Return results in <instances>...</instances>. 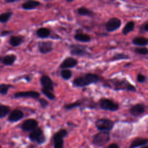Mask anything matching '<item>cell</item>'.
I'll return each mask as SVG.
<instances>
[{
    "mask_svg": "<svg viewBox=\"0 0 148 148\" xmlns=\"http://www.w3.org/2000/svg\"><path fill=\"white\" fill-rule=\"evenodd\" d=\"M102 86L115 91H127L133 92H136L135 86L132 84L126 78L114 77L108 79L103 82Z\"/></svg>",
    "mask_w": 148,
    "mask_h": 148,
    "instance_id": "1",
    "label": "cell"
},
{
    "mask_svg": "<svg viewBox=\"0 0 148 148\" xmlns=\"http://www.w3.org/2000/svg\"><path fill=\"white\" fill-rule=\"evenodd\" d=\"M100 77L96 73H87L75 77L72 82L74 87H84L91 84H95L99 82Z\"/></svg>",
    "mask_w": 148,
    "mask_h": 148,
    "instance_id": "2",
    "label": "cell"
},
{
    "mask_svg": "<svg viewBox=\"0 0 148 148\" xmlns=\"http://www.w3.org/2000/svg\"><path fill=\"white\" fill-rule=\"evenodd\" d=\"M97 103L101 109L106 111L114 112L117 111L120 108L119 104L117 102L107 98H101Z\"/></svg>",
    "mask_w": 148,
    "mask_h": 148,
    "instance_id": "3",
    "label": "cell"
},
{
    "mask_svg": "<svg viewBox=\"0 0 148 148\" xmlns=\"http://www.w3.org/2000/svg\"><path fill=\"white\" fill-rule=\"evenodd\" d=\"M69 53L71 56L79 57H86L91 56L86 46L77 43L71 44L69 46Z\"/></svg>",
    "mask_w": 148,
    "mask_h": 148,
    "instance_id": "4",
    "label": "cell"
},
{
    "mask_svg": "<svg viewBox=\"0 0 148 148\" xmlns=\"http://www.w3.org/2000/svg\"><path fill=\"white\" fill-rule=\"evenodd\" d=\"M110 140V134L109 131H99L95 134L92 140V143L96 147H100L105 145Z\"/></svg>",
    "mask_w": 148,
    "mask_h": 148,
    "instance_id": "5",
    "label": "cell"
},
{
    "mask_svg": "<svg viewBox=\"0 0 148 148\" xmlns=\"http://www.w3.org/2000/svg\"><path fill=\"white\" fill-rule=\"evenodd\" d=\"M114 122L108 118H101L96 120L95 126L99 131H109L113 130L114 126Z\"/></svg>",
    "mask_w": 148,
    "mask_h": 148,
    "instance_id": "6",
    "label": "cell"
},
{
    "mask_svg": "<svg viewBox=\"0 0 148 148\" xmlns=\"http://www.w3.org/2000/svg\"><path fill=\"white\" fill-rule=\"evenodd\" d=\"M28 137L31 142H36L38 145H42L45 143L46 140L43 130L39 127L31 131L29 134Z\"/></svg>",
    "mask_w": 148,
    "mask_h": 148,
    "instance_id": "7",
    "label": "cell"
},
{
    "mask_svg": "<svg viewBox=\"0 0 148 148\" xmlns=\"http://www.w3.org/2000/svg\"><path fill=\"white\" fill-rule=\"evenodd\" d=\"M68 133L66 129L61 128L54 134L53 138L54 148H64V139L68 135Z\"/></svg>",
    "mask_w": 148,
    "mask_h": 148,
    "instance_id": "8",
    "label": "cell"
},
{
    "mask_svg": "<svg viewBox=\"0 0 148 148\" xmlns=\"http://www.w3.org/2000/svg\"><path fill=\"white\" fill-rule=\"evenodd\" d=\"M79 99L80 102L79 109L80 110L86 109H96L98 106L97 102H96L92 97H83Z\"/></svg>",
    "mask_w": 148,
    "mask_h": 148,
    "instance_id": "9",
    "label": "cell"
},
{
    "mask_svg": "<svg viewBox=\"0 0 148 148\" xmlns=\"http://www.w3.org/2000/svg\"><path fill=\"white\" fill-rule=\"evenodd\" d=\"M122 25L121 19L118 17H112L109 18L105 24V29L108 32H113L120 28Z\"/></svg>",
    "mask_w": 148,
    "mask_h": 148,
    "instance_id": "10",
    "label": "cell"
},
{
    "mask_svg": "<svg viewBox=\"0 0 148 148\" xmlns=\"http://www.w3.org/2000/svg\"><path fill=\"white\" fill-rule=\"evenodd\" d=\"M40 96V93L34 90L19 91L14 94V98H31L35 100H38Z\"/></svg>",
    "mask_w": 148,
    "mask_h": 148,
    "instance_id": "11",
    "label": "cell"
},
{
    "mask_svg": "<svg viewBox=\"0 0 148 148\" xmlns=\"http://www.w3.org/2000/svg\"><path fill=\"white\" fill-rule=\"evenodd\" d=\"M53 42L51 40H40L38 42V49L42 54L51 52L53 50Z\"/></svg>",
    "mask_w": 148,
    "mask_h": 148,
    "instance_id": "12",
    "label": "cell"
},
{
    "mask_svg": "<svg viewBox=\"0 0 148 148\" xmlns=\"http://www.w3.org/2000/svg\"><path fill=\"white\" fill-rule=\"evenodd\" d=\"M146 106L144 103H137L129 109V113L134 117H139L146 112Z\"/></svg>",
    "mask_w": 148,
    "mask_h": 148,
    "instance_id": "13",
    "label": "cell"
},
{
    "mask_svg": "<svg viewBox=\"0 0 148 148\" xmlns=\"http://www.w3.org/2000/svg\"><path fill=\"white\" fill-rule=\"evenodd\" d=\"M40 84L42 86V88L50 91L53 92L54 91V84L53 80L50 76L46 75H43L39 79Z\"/></svg>",
    "mask_w": 148,
    "mask_h": 148,
    "instance_id": "14",
    "label": "cell"
},
{
    "mask_svg": "<svg viewBox=\"0 0 148 148\" xmlns=\"http://www.w3.org/2000/svg\"><path fill=\"white\" fill-rule=\"evenodd\" d=\"M38 127V121L34 119L25 120L21 124V128L24 132H31Z\"/></svg>",
    "mask_w": 148,
    "mask_h": 148,
    "instance_id": "15",
    "label": "cell"
},
{
    "mask_svg": "<svg viewBox=\"0 0 148 148\" xmlns=\"http://www.w3.org/2000/svg\"><path fill=\"white\" fill-rule=\"evenodd\" d=\"M78 64L77 59L73 57H68L63 60L62 62L60 64V68L61 69L73 68L76 66Z\"/></svg>",
    "mask_w": 148,
    "mask_h": 148,
    "instance_id": "16",
    "label": "cell"
},
{
    "mask_svg": "<svg viewBox=\"0 0 148 148\" xmlns=\"http://www.w3.org/2000/svg\"><path fill=\"white\" fill-rule=\"evenodd\" d=\"M24 117V113L20 109H16L12 110L8 119L10 122H17Z\"/></svg>",
    "mask_w": 148,
    "mask_h": 148,
    "instance_id": "17",
    "label": "cell"
},
{
    "mask_svg": "<svg viewBox=\"0 0 148 148\" xmlns=\"http://www.w3.org/2000/svg\"><path fill=\"white\" fill-rule=\"evenodd\" d=\"M73 38L76 41L83 43H88L91 40V37L90 35L80 31L79 29L77 30L76 34L73 35Z\"/></svg>",
    "mask_w": 148,
    "mask_h": 148,
    "instance_id": "18",
    "label": "cell"
},
{
    "mask_svg": "<svg viewBox=\"0 0 148 148\" xmlns=\"http://www.w3.org/2000/svg\"><path fill=\"white\" fill-rule=\"evenodd\" d=\"M148 143V139L146 138L142 137H137L135 138L131 142L129 148H136L140 146H144L147 145Z\"/></svg>",
    "mask_w": 148,
    "mask_h": 148,
    "instance_id": "19",
    "label": "cell"
},
{
    "mask_svg": "<svg viewBox=\"0 0 148 148\" xmlns=\"http://www.w3.org/2000/svg\"><path fill=\"white\" fill-rule=\"evenodd\" d=\"M25 41V38L24 36H16L12 35L10 37L9 40V43L12 47H17L23 43Z\"/></svg>",
    "mask_w": 148,
    "mask_h": 148,
    "instance_id": "20",
    "label": "cell"
},
{
    "mask_svg": "<svg viewBox=\"0 0 148 148\" xmlns=\"http://www.w3.org/2000/svg\"><path fill=\"white\" fill-rule=\"evenodd\" d=\"M41 5V2L38 1H27L21 5V8L24 10H33Z\"/></svg>",
    "mask_w": 148,
    "mask_h": 148,
    "instance_id": "21",
    "label": "cell"
},
{
    "mask_svg": "<svg viewBox=\"0 0 148 148\" xmlns=\"http://www.w3.org/2000/svg\"><path fill=\"white\" fill-rule=\"evenodd\" d=\"M77 13L81 16H87L90 17H94L96 14L92 10H90V9L85 7V6H81L77 9L76 10Z\"/></svg>",
    "mask_w": 148,
    "mask_h": 148,
    "instance_id": "22",
    "label": "cell"
},
{
    "mask_svg": "<svg viewBox=\"0 0 148 148\" xmlns=\"http://www.w3.org/2000/svg\"><path fill=\"white\" fill-rule=\"evenodd\" d=\"M36 35L40 39L48 38L51 35V31L46 27H40L36 31Z\"/></svg>",
    "mask_w": 148,
    "mask_h": 148,
    "instance_id": "23",
    "label": "cell"
},
{
    "mask_svg": "<svg viewBox=\"0 0 148 148\" xmlns=\"http://www.w3.org/2000/svg\"><path fill=\"white\" fill-rule=\"evenodd\" d=\"M132 43L138 47H146L148 43V39L144 36H136L132 39Z\"/></svg>",
    "mask_w": 148,
    "mask_h": 148,
    "instance_id": "24",
    "label": "cell"
},
{
    "mask_svg": "<svg viewBox=\"0 0 148 148\" xmlns=\"http://www.w3.org/2000/svg\"><path fill=\"white\" fill-rule=\"evenodd\" d=\"M135 22L132 20H130L125 24V25L122 29L121 32L123 35H127L131 32L133 31L135 29Z\"/></svg>",
    "mask_w": 148,
    "mask_h": 148,
    "instance_id": "25",
    "label": "cell"
},
{
    "mask_svg": "<svg viewBox=\"0 0 148 148\" xmlns=\"http://www.w3.org/2000/svg\"><path fill=\"white\" fill-rule=\"evenodd\" d=\"M130 59V57L128 54L124 53H116L109 59V61H116L119 60H125Z\"/></svg>",
    "mask_w": 148,
    "mask_h": 148,
    "instance_id": "26",
    "label": "cell"
},
{
    "mask_svg": "<svg viewBox=\"0 0 148 148\" xmlns=\"http://www.w3.org/2000/svg\"><path fill=\"white\" fill-rule=\"evenodd\" d=\"M17 59V56L14 54H10L6 55L2 58V63L5 65H13Z\"/></svg>",
    "mask_w": 148,
    "mask_h": 148,
    "instance_id": "27",
    "label": "cell"
},
{
    "mask_svg": "<svg viewBox=\"0 0 148 148\" xmlns=\"http://www.w3.org/2000/svg\"><path fill=\"white\" fill-rule=\"evenodd\" d=\"M61 77L65 80H69L72 77V72L71 69H64L60 71Z\"/></svg>",
    "mask_w": 148,
    "mask_h": 148,
    "instance_id": "28",
    "label": "cell"
},
{
    "mask_svg": "<svg viewBox=\"0 0 148 148\" xmlns=\"http://www.w3.org/2000/svg\"><path fill=\"white\" fill-rule=\"evenodd\" d=\"M13 12H7L2 13L0 14V23H5L9 21L10 17L12 16Z\"/></svg>",
    "mask_w": 148,
    "mask_h": 148,
    "instance_id": "29",
    "label": "cell"
},
{
    "mask_svg": "<svg viewBox=\"0 0 148 148\" xmlns=\"http://www.w3.org/2000/svg\"><path fill=\"white\" fill-rule=\"evenodd\" d=\"M10 111V108L5 105H0V118L5 117Z\"/></svg>",
    "mask_w": 148,
    "mask_h": 148,
    "instance_id": "30",
    "label": "cell"
},
{
    "mask_svg": "<svg viewBox=\"0 0 148 148\" xmlns=\"http://www.w3.org/2000/svg\"><path fill=\"white\" fill-rule=\"evenodd\" d=\"M134 51L138 54L145 56L148 53V49L146 47H136L134 49Z\"/></svg>",
    "mask_w": 148,
    "mask_h": 148,
    "instance_id": "31",
    "label": "cell"
},
{
    "mask_svg": "<svg viewBox=\"0 0 148 148\" xmlns=\"http://www.w3.org/2000/svg\"><path fill=\"white\" fill-rule=\"evenodd\" d=\"M41 92L49 100L53 101V100H54L56 99L55 95L53 93V92H51L50 91L41 88Z\"/></svg>",
    "mask_w": 148,
    "mask_h": 148,
    "instance_id": "32",
    "label": "cell"
},
{
    "mask_svg": "<svg viewBox=\"0 0 148 148\" xmlns=\"http://www.w3.org/2000/svg\"><path fill=\"white\" fill-rule=\"evenodd\" d=\"M12 87L13 86L10 84H6L4 83L1 84H0V94L2 95L7 94L9 89Z\"/></svg>",
    "mask_w": 148,
    "mask_h": 148,
    "instance_id": "33",
    "label": "cell"
},
{
    "mask_svg": "<svg viewBox=\"0 0 148 148\" xmlns=\"http://www.w3.org/2000/svg\"><path fill=\"white\" fill-rule=\"evenodd\" d=\"M39 103L42 109H46L49 105V102L44 98H39L38 99Z\"/></svg>",
    "mask_w": 148,
    "mask_h": 148,
    "instance_id": "34",
    "label": "cell"
},
{
    "mask_svg": "<svg viewBox=\"0 0 148 148\" xmlns=\"http://www.w3.org/2000/svg\"><path fill=\"white\" fill-rule=\"evenodd\" d=\"M139 33H145L148 31V22L147 21H145L144 23L142 24L139 28Z\"/></svg>",
    "mask_w": 148,
    "mask_h": 148,
    "instance_id": "35",
    "label": "cell"
},
{
    "mask_svg": "<svg viewBox=\"0 0 148 148\" xmlns=\"http://www.w3.org/2000/svg\"><path fill=\"white\" fill-rule=\"evenodd\" d=\"M147 80V77L142 74V73H138L137 74V76H136V80L138 83H144L145 82H146Z\"/></svg>",
    "mask_w": 148,
    "mask_h": 148,
    "instance_id": "36",
    "label": "cell"
},
{
    "mask_svg": "<svg viewBox=\"0 0 148 148\" xmlns=\"http://www.w3.org/2000/svg\"><path fill=\"white\" fill-rule=\"evenodd\" d=\"M24 79L27 82H29L31 81L32 79V75H25L24 77Z\"/></svg>",
    "mask_w": 148,
    "mask_h": 148,
    "instance_id": "37",
    "label": "cell"
},
{
    "mask_svg": "<svg viewBox=\"0 0 148 148\" xmlns=\"http://www.w3.org/2000/svg\"><path fill=\"white\" fill-rule=\"evenodd\" d=\"M11 31H8V30H4V31H2L1 32V34L0 35L1 36H5L8 35H9V34H10Z\"/></svg>",
    "mask_w": 148,
    "mask_h": 148,
    "instance_id": "38",
    "label": "cell"
},
{
    "mask_svg": "<svg viewBox=\"0 0 148 148\" xmlns=\"http://www.w3.org/2000/svg\"><path fill=\"white\" fill-rule=\"evenodd\" d=\"M106 148H119V146L117 143H113L110 144Z\"/></svg>",
    "mask_w": 148,
    "mask_h": 148,
    "instance_id": "39",
    "label": "cell"
},
{
    "mask_svg": "<svg viewBox=\"0 0 148 148\" xmlns=\"http://www.w3.org/2000/svg\"><path fill=\"white\" fill-rule=\"evenodd\" d=\"M17 0H5V2L6 3H13L16 2Z\"/></svg>",
    "mask_w": 148,
    "mask_h": 148,
    "instance_id": "40",
    "label": "cell"
},
{
    "mask_svg": "<svg viewBox=\"0 0 148 148\" xmlns=\"http://www.w3.org/2000/svg\"><path fill=\"white\" fill-rule=\"evenodd\" d=\"M67 2H73L74 1L73 0H66V1Z\"/></svg>",
    "mask_w": 148,
    "mask_h": 148,
    "instance_id": "41",
    "label": "cell"
},
{
    "mask_svg": "<svg viewBox=\"0 0 148 148\" xmlns=\"http://www.w3.org/2000/svg\"><path fill=\"white\" fill-rule=\"evenodd\" d=\"M140 148H148V146L147 145H146V146H143V147H142Z\"/></svg>",
    "mask_w": 148,
    "mask_h": 148,
    "instance_id": "42",
    "label": "cell"
}]
</instances>
